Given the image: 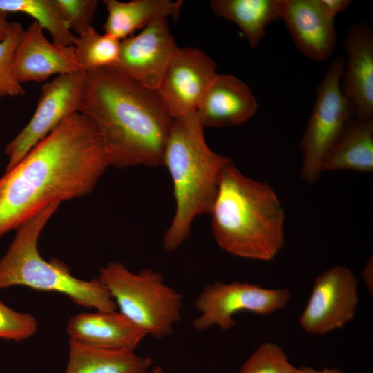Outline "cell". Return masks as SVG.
Segmentation results:
<instances>
[{
    "label": "cell",
    "instance_id": "277c9868",
    "mask_svg": "<svg viewBox=\"0 0 373 373\" xmlns=\"http://www.w3.org/2000/svg\"><path fill=\"white\" fill-rule=\"evenodd\" d=\"M196 112L174 118L166 142L162 165L171 176L175 209L162 245L173 252L186 240L193 220L209 214L220 178L231 160L212 151Z\"/></svg>",
    "mask_w": 373,
    "mask_h": 373
},
{
    "label": "cell",
    "instance_id": "d4e9b609",
    "mask_svg": "<svg viewBox=\"0 0 373 373\" xmlns=\"http://www.w3.org/2000/svg\"><path fill=\"white\" fill-rule=\"evenodd\" d=\"M296 370L281 347L264 342L252 352L238 373H296Z\"/></svg>",
    "mask_w": 373,
    "mask_h": 373
},
{
    "label": "cell",
    "instance_id": "f546056e",
    "mask_svg": "<svg viewBox=\"0 0 373 373\" xmlns=\"http://www.w3.org/2000/svg\"><path fill=\"white\" fill-rule=\"evenodd\" d=\"M296 373H345L343 371L337 368L325 367L323 369L317 370L310 367L303 366L299 368H296Z\"/></svg>",
    "mask_w": 373,
    "mask_h": 373
},
{
    "label": "cell",
    "instance_id": "8992f818",
    "mask_svg": "<svg viewBox=\"0 0 373 373\" xmlns=\"http://www.w3.org/2000/svg\"><path fill=\"white\" fill-rule=\"evenodd\" d=\"M98 278L104 285L119 312L157 339L172 334L181 319L182 295L165 284L163 275L151 269L134 273L122 262H108Z\"/></svg>",
    "mask_w": 373,
    "mask_h": 373
},
{
    "label": "cell",
    "instance_id": "52a82bcc",
    "mask_svg": "<svg viewBox=\"0 0 373 373\" xmlns=\"http://www.w3.org/2000/svg\"><path fill=\"white\" fill-rule=\"evenodd\" d=\"M343 66L344 58L341 57L334 59L328 66L318 85L313 110L300 140V175L309 184L319 179L326 155L354 116L342 90Z\"/></svg>",
    "mask_w": 373,
    "mask_h": 373
},
{
    "label": "cell",
    "instance_id": "1f68e13d",
    "mask_svg": "<svg viewBox=\"0 0 373 373\" xmlns=\"http://www.w3.org/2000/svg\"><path fill=\"white\" fill-rule=\"evenodd\" d=\"M149 373H163V370L161 367L157 366L154 367L151 372H149Z\"/></svg>",
    "mask_w": 373,
    "mask_h": 373
},
{
    "label": "cell",
    "instance_id": "7402d4cb",
    "mask_svg": "<svg viewBox=\"0 0 373 373\" xmlns=\"http://www.w3.org/2000/svg\"><path fill=\"white\" fill-rule=\"evenodd\" d=\"M0 12L23 13L50 34L58 46H74L77 36L68 28L54 0H0Z\"/></svg>",
    "mask_w": 373,
    "mask_h": 373
},
{
    "label": "cell",
    "instance_id": "4dcf8cb0",
    "mask_svg": "<svg viewBox=\"0 0 373 373\" xmlns=\"http://www.w3.org/2000/svg\"><path fill=\"white\" fill-rule=\"evenodd\" d=\"M7 14L0 12V41H1L7 35L10 22L6 19Z\"/></svg>",
    "mask_w": 373,
    "mask_h": 373
},
{
    "label": "cell",
    "instance_id": "9a60e30c",
    "mask_svg": "<svg viewBox=\"0 0 373 373\" xmlns=\"http://www.w3.org/2000/svg\"><path fill=\"white\" fill-rule=\"evenodd\" d=\"M280 18L307 58L320 61L333 53L336 44L334 21L321 12L315 0H280Z\"/></svg>",
    "mask_w": 373,
    "mask_h": 373
},
{
    "label": "cell",
    "instance_id": "3957f363",
    "mask_svg": "<svg viewBox=\"0 0 373 373\" xmlns=\"http://www.w3.org/2000/svg\"><path fill=\"white\" fill-rule=\"evenodd\" d=\"M217 245L237 257L273 260L285 243V211L266 182L243 174L231 160L224 167L209 213Z\"/></svg>",
    "mask_w": 373,
    "mask_h": 373
},
{
    "label": "cell",
    "instance_id": "ffe728a7",
    "mask_svg": "<svg viewBox=\"0 0 373 373\" xmlns=\"http://www.w3.org/2000/svg\"><path fill=\"white\" fill-rule=\"evenodd\" d=\"M64 373H149L151 359L134 352L95 347L69 339Z\"/></svg>",
    "mask_w": 373,
    "mask_h": 373
},
{
    "label": "cell",
    "instance_id": "5b68a950",
    "mask_svg": "<svg viewBox=\"0 0 373 373\" xmlns=\"http://www.w3.org/2000/svg\"><path fill=\"white\" fill-rule=\"evenodd\" d=\"M52 204L16 229L15 236L0 260V289L14 286L67 296L75 304L100 312L116 311L117 305L98 278L84 280L73 276L59 259L45 260L38 239L44 227L59 208Z\"/></svg>",
    "mask_w": 373,
    "mask_h": 373
},
{
    "label": "cell",
    "instance_id": "8fae6325",
    "mask_svg": "<svg viewBox=\"0 0 373 373\" xmlns=\"http://www.w3.org/2000/svg\"><path fill=\"white\" fill-rule=\"evenodd\" d=\"M217 74L216 63L202 50L178 47L157 89L171 117L195 112Z\"/></svg>",
    "mask_w": 373,
    "mask_h": 373
},
{
    "label": "cell",
    "instance_id": "e0dca14e",
    "mask_svg": "<svg viewBox=\"0 0 373 373\" xmlns=\"http://www.w3.org/2000/svg\"><path fill=\"white\" fill-rule=\"evenodd\" d=\"M70 339L89 346L134 352L148 336L119 312H82L67 324Z\"/></svg>",
    "mask_w": 373,
    "mask_h": 373
},
{
    "label": "cell",
    "instance_id": "836d02e7",
    "mask_svg": "<svg viewBox=\"0 0 373 373\" xmlns=\"http://www.w3.org/2000/svg\"></svg>",
    "mask_w": 373,
    "mask_h": 373
},
{
    "label": "cell",
    "instance_id": "484cf974",
    "mask_svg": "<svg viewBox=\"0 0 373 373\" xmlns=\"http://www.w3.org/2000/svg\"><path fill=\"white\" fill-rule=\"evenodd\" d=\"M37 331L35 318L29 313L19 312L0 300V338L20 342Z\"/></svg>",
    "mask_w": 373,
    "mask_h": 373
},
{
    "label": "cell",
    "instance_id": "f1b7e54d",
    "mask_svg": "<svg viewBox=\"0 0 373 373\" xmlns=\"http://www.w3.org/2000/svg\"><path fill=\"white\" fill-rule=\"evenodd\" d=\"M361 276L365 284L367 290L372 294L373 291V262L372 257L370 258L366 262L362 272Z\"/></svg>",
    "mask_w": 373,
    "mask_h": 373
},
{
    "label": "cell",
    "instance_id": "ba28073f",
    "mask_svg": "<svg viewBox=\"0 0 373 373\" xmlns=\"http://www.w3.org/2000/svg\"><path fill=\"white\" fill-rule=\"evenodd\" d=\"M291 298L287 288H265L258 284L215 281L203 288L194 306L200 313L193 328L204 332L212 327L228 331L236 326L234 316L242 312L270 315L286 307Z\"/></svg>",
    "mask_w": 373,
    "mask_h": 373
},
{
    "label": "cell",
    "instance_id": "cb8c5ba5",
    "mask_svg": "<svg viewBox=\"0 0 373 373\" xmlns=\"http://www.w3.org/2000/svg\"><path fill=\"white\" fill-rule=\"evenodd\" d=\"M24 30L21 23L10 22L6 37L0 41V96L21 97L26 93L14 71V57Z\"/></svg>",
    "mask_w": 373,
    "mask_h": 373
},
{
    "label": "cell",
    "instance_id": "83f0119b",
    "mask_svg": "<svg viewBox=\"0 0 373 373\" xmlns=\"http://www.w3.org/2000/svg\"><path fill=\"white\" fill-rule=\"evenodd\" d=\"M321 12L329 19L333 20L340 12L345 10L350 4L349 0H315Z\"/></svg>",
    "mask_w": 373,
    "mask_h": 373
},
{
    "label": "cell",
    "instance_id": "7c38bea8",
    "mask_svg": "<svg viewBox=\"0 0 373 373\" xmlns=\"http://www.w3.org/2000/svg\"><path fill=\"white\" fill-rule=\"evenodd\" d=\"M178 46L166 18H158L135 36L121 41L117 63L112 68L148 88L157 90Z\"/></svg>",
    "mask_w": 373,
    "mask_h": 373
},
{
    "label": "cell",
    "instance_id": "44dd1931",
    "mask_svg": "<svg viewBox=\"0 0 373 373\" xmlns=\"http://www.w3.org/2000/svg\"><path fill=\"white\" fill-rule=\"evenodd\" d=\"M214 14L236 23L255 48L266 35L267 26L280 19V0H213Z\"/></svg>",
    "mask_w": 373,
    "mask_h": 373
},
{
    "label": "cell",
    "instance_id": "603a6c76",
    "mask_svg": "<svg viewBox=\"0 0 373 373\" xmlns=\"http://www.w3.org/2000/svg\"><path fill=\"white\" fill-rule=\"evenodd\" d=\"M74 47L77 59L86 72L113 67L119 59L121 41L99 33L92 26L77 36Z\"/></svg>",
    "mask_w": 373,
    "mask_h": 373
},
{
    "label": "cell",
    "instance_id": "d6986e66",
    "mask_svg": "<svg viewBox=\"0 0 373 373\" xmlns=\"http://www.w3.org/2000/svg\"><path fill=\"white\" fill-rule=\"evenodd\" d=\"M107 18L103 26L105 34L120 41L131 36L138 29L144 28L158 18L178 17L182 1L133 0L122 2L104 0Z\"/></svg>",
    "mask_w": 373,
    "mask_h": 373
},
{
    "label": "cell",
    "instance_id": "4fadbf2b",
    "mask_svg": "<svg viewBox=\"0 0 373 373\" xmlns=\"http://www.w3.org/2000/svg\"><path fill=\"white\" fill-rule=\"evenodd\" d=\"M14 71L21 83L43 82L52 75L83 72L74 46L50 42L36 21L24 30L14 57Z\"/></svg>",
    "mask_w": 373,
    "mask_h": 373
},
{
    "label": "cell",
    "instance_id": "2e32d148",
    "mask_svg": "<svg viewBox=\"0 0 373 373\" xmlns=\"http://www.w3.org/2000/svg\"><path fill=\"white\" fill-rule=\"evenodd\" d=\"M258 108L249 87L230 74H217L195 111L204 127L238 125L250 119Z\"/></svg>",
    "mask_w": 373,
    "mask_h": 373
},
{
    "label": "cell",
    "instance_id": "ac0fdd59",
    "mask_svg": "<svg viewBox=\"0 0 373 373\" xmlns=\"http://www.w3.org/2000/svg\"><path fill=\"white\" fill-rule=\"evenodd\" d=\"M373 171V118L352 117L326 155L322 171Z\"/></svg>",
    "mask_w": 373,
    "mask_h": 373
},
{
    "label": "cell",
    "instance_id": "30bf717a",
    "mask_svg": "<svg viewBox=\"0 0 373 373\" xmlns=\"http://www.w3.org/2000/svg\"><path fill=\"white\" fill-rule=\"evenodd\" d=\"M358 300L355 274L345 266H333L316 278L299 325L314 335L341 329L354 318Z\"/></svg>",
    "mask_w": 373,
    "mask_h": 373
},
{
    "label": "cell",
    "instance_id": "9c48e42d",
    "mask_svg": "<svg viewBox=\"0 0 373 373\" xmlns=\"http://www.w3.org/2000/svg\"><path fill=\"white\" fill-rule=\"evenodd\" d=\"M84 78V72L64 74L43 85L32 117L5 148L8 157L6 170L17 164L64 120L79 112Z\"/></svg>",
    "mask_w": 373,
    "mask_h": 373
},
{
    "label": "cell",
    "instance_id": "d6a6232c",
    "mask_svg": "<svg viewBox=\"0 0 373 373\" xmlns=\"http://www.w3.org/2000/svg\"><path fill=\"white\" fill-rule=\"evenodd\" d=\"M1 97H1V96H0V99H1Z\"/></svg>",
    "mask_w": 373,
    "mask_h": 373
},
{
    "label": "cell",
    "instance_id": "4316f807",
    "mask_svg": "<svg viewBox=\"0 0 373 373\" xmlns=\"http://www.w3.org/2000/svg\"><path fill=\"white\" fill-rule=\"evenodd\" d=\"M65 23L76 36L92 26L93 16L98 8L96 0H54Z\"/></svg>",
    "mask_w": 373,
    "mask_h": 373
},
{
    "label": "cell",
    "instance_id": "6da1fadb",
    "mask_svg": "<svg viewBox=\"0 0 373 373\" xmlns=\"http://www.w3.org/2000/svg\"><path fill=\"white\" fill-rule=\"evenodd\" d=\"M109 166L93 122L71 115L0 178V238L50 204L90 194Z\"/></svg>",
    "mask_w": 373,
    "mask_h": 373
},
{
    "label": "cell",
    "instance_id": "5bb4252c",
    "mask_svg": "<svg viewBox=\"0 0 373 373\" xmlns=\"http://www.w3.org/2000/svg\"><path fill=\"white\" fill-rule=\"evenodd\" d=\"M345 50L343 94L354 117L373 118V34L369 26L364 23L354 25L346 35Z\"/></svg>",
    "mask_w": 373,
    "mask_h": 373
},
{
    "label": "cell",
    "instance_id": "7a4b0ae2",
    "mask_svg": "<svg viewBox=\"0 0 373 373\" xmlns=\"http://www.w3.org/2000/svg\"><path fill=\"white\" fill-rule=\"evenodd\" d=\"M84 74L79 112L98 131L110 166L162 165L173 118L158 91L113 68Z\"/></svg>",
    "mask_w": 373,
    "mask_h": 373
}]
</instances>
